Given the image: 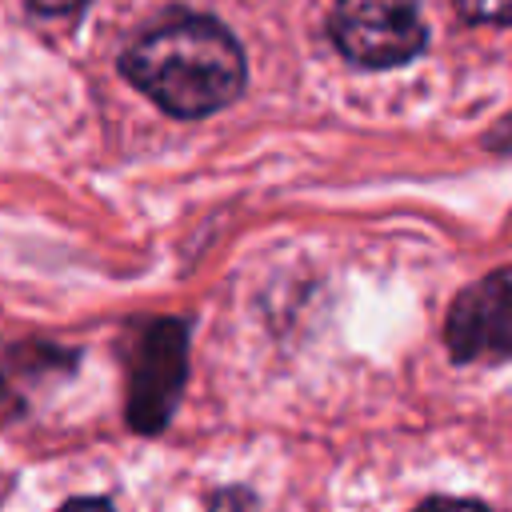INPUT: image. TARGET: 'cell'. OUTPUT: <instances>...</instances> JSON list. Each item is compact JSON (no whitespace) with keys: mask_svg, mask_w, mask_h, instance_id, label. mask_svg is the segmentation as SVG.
<instances>
[{"mask_svg":"<svg viewBox=\"0 0 512 512\" xmlns=\"http://www.w3.org/2000/svg\"><path fill=\"white\" fill-rule=\"evenodd\" d=\"M444 340L460 364L512 360V264L488 272L452 300Z\"/></svg>","mask_w":512,"mask_h":512,"instance_id":"obj_4","label":"cell"},{"mask_svg":"<svg viewBox=\"0 0 512 512\" xmlns=\"http://www.w3.org/2000/svg\"><path fill=\"white\" fill-rule=\"evenodd\" d=\"M28 4H32V12H40V16H68V12L84 8L88 0H28Z\"/></svg>","mask_w":512,"mask_h":512,"instance_id":"obj_8","label":"cell"},{"mask_svg":"<svg viewBox=\"0 0 512 512\" xmlns=\"http://www.w3.org/2000/svg\"><path fill=\"white\" fill-rule=\"evenodd\" d=\"M472 24H512V0H452Z\"/></svg>","mask_w":512,"mask_h":512,"instance_id":"obj_5","label":"cell"},{"mask_svg":"<svg viewBox=\"0 0 512 512\" xmlns=\"http://www.w3.org/2000/svg\"><path fill=\"white\" fill-rule=\"evenodd\" d=\"M60 512H116L104 496H84V500H68Z\"/></svg>","mask_w":512,"mask_h":512,"instance_id":"obj_9","label":"cell"},{"mask_svg":"<svg viewBox=\"0 0 512 512\" xmlns=\"http://www.w3.org/2000/svg\"><path fill=\"white\" fill-rule=\"evenodd\" d=\"M328 32L336 48L360 68L408 64L428 44L424 20L412 0H336Z\"/></svg>","mask_w":512,"mask_h":512,"instance_id":"obj_3","label":"cell"},{"mask_svg":"<svg viewBox=\"0 0 512 512\" xmlns=\"http://www.w3.org/2000/svg\"><path fill=\"white\" fill-rule=\"evenodd\" d=\"M412 512H492V508L480 500H464V496H432Z\"/></svg>","mask_w":512,"mask_h":512,"instance_id":"obj_6","label":"cell"},{"mask_svg":"<svg viewBox=\"0 0 512 512\" xmlns=\"http://www.w3.org/2000/svg\"><path fill=\"white\" fill-rule=\"evenodd\" d=\"M188 372V324L160 316L148 320L136 336L128 360V424L144 436H156L184 388Z\"/></svg>","mask_w":512,"mask_h":512,"instance_id":"obj_2","label":"cell"},{"mask_svg":"<svg viewBox=\"0 0 512 512\" xmlns=\"http://www.w3.org/2000/svg\"><path fill=\"white\" fill-rule=\"evenodd\" d=\"M120 72L172 116H208L244 92V52L208 16H172L124 48Z\"/></svg>","mask_w":512,"mask_h":512,"instance_id":"obj_1","label":"cell"},{"mask_svg":"<svg viewBox=\"0 0 512 512\" xmlns=\"http://www.w3.org/2000/svg\"><path fill=\"white\" fill-rule=\"evenodd\" d=\"M252 508H256V500H252V492H244V488H224V492H216L212 504H208V512H252Z\"/></svg>","mask_w":512,"mask_h":512,"instance_id":"obj_7","label":"cell"}]
</instances>
